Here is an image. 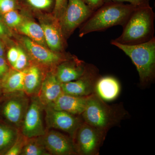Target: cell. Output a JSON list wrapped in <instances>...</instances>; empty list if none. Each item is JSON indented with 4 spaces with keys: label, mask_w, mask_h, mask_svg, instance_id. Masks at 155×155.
I'll return each mask as SVG.
<instances>
[{
    "label": "cell",
    "mask_w": 155,
    "mask_h": 155,
    "mask_svg": "<svg viewBox=\"0 0 155 155\" xmlns=\"http://www.w3.org/2000/svg\"><path fill=\"white\" fill-rule=\"evenodd\" d=\"M136 8L124 3H105L79 27V36L104 31L116 25L123 26Z\"/></svg>",
    "instance_id": "cell-1"
},
{
    "label": "cell",
    "mask_w": 155,
    "mask_h": 155,
    "mask_svg": "<svg viewBox=\"0 0 155 155\" xmlns=\"http://www.w3.org/2000/svg\"><path fill=\"white\" fill-rule=\"evenodd\" d=\"M155 13L150 5L137 7L123 26L122 34L112 40L121 44H140L154 37Z\"/></svg>",
    "instance_id": "cell-2"
},
{
    "label": "cell",
    "mask_w": 155,
    "mask_h": 155,
    "mask_svg": "<svg viewBox=\"0 0 155 155\" xmlns=\"http://www.w3.org/2000/svg\"><path fill=\"white\" fill-rule=\"evenodd\" d=\"M125 115L122 107L109 105L94 93L88 97L81 116L84 122L106 134L110 128L119 124Z\"/></svg>",
    "instance_id": "cell-3"
},
{
    "label": "cell",
    "mask_w": 155,
    "mask_h": 155,
    "mask_svg": "<svg viewBox=\"0 0 155 155\" xmlns=\"http://www.w3.org/2000/svg\"><path fill=\"white\" fill-rule=\"evenodd\" d=\"M111 44L122 50L135 65L142 85L152 81L155 75V38L135 45L121 44L111 40Z\"/></svg>",
    "instance_id": "cell-4"
},
{
    "label": "cell",
    "mask_w": 155,
    "mask_h": 155,
    "mask_svg": "<svg viewBox=\"0 0 155 155\" xmlns=\"http://www.w3.org/2000/svg\"><path fill=\"white\" fill-rule=\"evenodd\" d=\"M83 0H68L67 6L59 20L61 30L66 40L94 13Z\"/></svg>",
    "instance_id": "cell-5"
},
{
    "label": "cell",
    "mask_w": 155,
    "mask_h": 155,
    "mask_svg": "<svg viewBox=\"0 0 155 155\" xmlns=\"http://www.w3.org/2000/svg\"><path fill=\"white\" fill-rule=\"evenodd\" d=\"M106 134L83 122L72 138L77 155H98Z\"/></svg>",
    "instance_id": "cell-6"
},
{
    "label": "cell",
    "mask_w": 155,
    "mask_h": 155,
    "mask_svg": "<svg viewBox=\"0 0 155 155\" xmlns=\"http://www.w3.org/2000/svg\"><path fill=\"white\" fill-rule=\"evenodd\" d=\"M5 96L6 99L1 107L2 116L6 124L20 130L30 102L29 96L24 91Z\"/></svg>",
    "instance_id": "cell-7"
},
{
    "label": "cell",
    "mask_w": 155,
    "mask_h": 155,
    "mask_svg": "<svg viewBox=\"0 0 155 155\" xmlns=\"http://www.w3.org/2000/svg\"><path fill=\"white\" fill-rule=\"evenodd\" d=\"M22 43L29 58L32 59L35 64L45 69L50 68L51 70H54L58 64L71 56L68 55L64 52L53 51L48 48L33 41L27 37L22 38Z\"/></svg>",
    "instance_id": "cell-8"
},
{
    "label": "cell",
    "mask_w": 155,
    "mask_h": 155,
    "mask_svg": "<svg viewBox=\"0 0 155 155\" xmlns=\"http://www.w3.org/2000/svg\"><path fill=\"white\" fill-rule=\"evenodd\" d=\"M44 109L38 96L31 97L29 106L20 129V132L25 137H38L45 133L43 121Z\"/></svg>",
    "instance_id": "cell-9"
},
{
    "label": "cell",
    "mask_w": 155,
    "mask_h": 155,
    "mask_svg": "<svg viewBox=\"0 0 155 155\" xmlns=\"http://www.w3.org/2000/svg\"><path fill=\"white\" fill-rule=\"evenodd\" d=\"M100 77L98 69L94 65L86 64L83 75L77 80L62 83L63 92L75 96H88L95 93V87Z\"/></svg>",
    "instance_id": "cell-10"
},
{
    "label": "cell",
    "mask_w": 155,
    "mask_h": 155,
    "mask_svg": "<svg viewBox=\"0 0 155 155\" xmlns=\"http://www.w3.org/2000/svg\"><path fill=\"white\" fill-rule=\"evenodd\" d=\"M45 120L48 128H54L66 132L73 138L78 128L83 122L81 116L45 107Z\"/></svg>",
    "instance_id": "cell-11"
},
{
    "label": "cell",
    "mask_w": 155,
    "mask_h": 155,
    "mask_svg": "<svg viewBox=\"0 0 155 155\" xmlns=\"http://www.w3.org/2000/svg\"><path fill=\"white\" fill-rule=\"evenodd\" d=\"M38 138L50 155H77L72 138L59 131H46Z\"/></svg>",
    "instance_id": "cell-12"
},
{
    "label": "cell",
    "mask_w": 155,
    "mask_h": 155,
    "mask_svg": "<svg viewBox=\"0 0 155 155\" xmlns=\"http://www.w3.org/2000/svg\"><path fill=\"white\" fill-rule=\"evenodd\" d=\"M38 18L48 48L56 52H64L66 39L62 33L59 20L53 15L50 17L44 15Z\"/></svg>",
    "instance_id": "cell-13"
},
{
    "label": "cell",
    "mask_w": 155,
    "mask_h": 155,
    "mask_svg": "<svg viewBox=\"0 0 155 155\" xmlns=\"http://www.w3.org/2000/svg\"><path fill=\"white\" fill-rule=\"evenodd\" d=\"M86 64L75 56H71L58 64L54 71L61 83L77 80L85 71Z\"/></svg>",
    "instance_id": "cell-14"
},
{
    "label": "cell",
    "mask_w": 155,
    "mask_h": 155,
    "mask_svg": "<svg viewBox=\"0 0 155 155\" xmlns=\"http://www.w3.org/2000/svg\"><path fill=\"white\" fill-rule=\"evenodd\" d=\"M62 93V83L58 80L54 70L46 72L37 95L45 107L55 101Z\"/></svg>",
    "instance_id": "cell-15"
},
{
    "label": "cell",
    "mask_w": 155,
    "mask_h": 155,
    "mask_svg": "<svg viewBox=\"0 0 155 155\" xmlns=\"http://www.w3.org/2000/svg\"><path fill=\"white\" fill-rule=\"evenodd\" d=\"M89 96H75L63 92L55 101L47 107L81 116L85 109Z\"/></svg>",
    "instance_id": "cell-16"
},
{
    "label": "cell",
    "mask_w": 155,
    "mask_h": 155,
    "mask_svg": "<svg viewBox=\"0 0 155 155\" xmlns=\"http://www.w3.org/2000/svg\"><path fill=\"white\" fill-rule=\"evenodd\" d=\"M45 68L34 64L27 68L24 80V91L28 96H37L46 73Z\"/></svg>",
    "instance_id": "cell-17"
},
{
    "label": "cell",
    "mask_w": 155,
    "mask_h": 155,
    "mask_svg": "<svg viewBox=\"0 0 155 155\" xmlns=\"http://www.w3.org/2000/svg\"><path fill=\"white\" fill-rule=\"evenodd\" d=\"M120 90L119 81L110 76L99 78L95 87V93L105 101L116 99L119 96Z\"/></svg>",
    "instance_id": "cell-18"
},
{
    "label": "cell",
    "mask_w": 155,
    "mask_h": 155,
    "mask_svg": "<svg viewBox=\"0 0 155 155\" xmlns=\"http://www.w3.org/2000/svg\"><path fill=\"white\" fill-rule=\"evenodd\" d=\"M27 68L24 70H15L12 68L0 79L3 94H10L24 91V80Z\"/></svg>",
    "instance_id": "cell-19"
},
{
    "label": "cell",
    "mask_w": 155,
    "mask_h": 155,
    "mask_svg": "<svg viewBox=\"0 0 155 155\" xmlns=\"http://www.w3.org/2000/svg\"><path fill=\"white\" fill-rule=\"evenodd\" d=\"M16 29L19 33L33 41L48 48L45 41L43 31L40 24L24 17L22 23Z\"/></svg>",
    "instance_id": "cell-20"
},
{
    "label": "cell",
    "mask_w": 155,
    "mask_h": 155,
    "mask_svg": "<svg viewBox=\"0 0 155 155\" xmlns=\"http://www.w3.org/2000/svg\"><path fill=\"white\" fill-rule=\"evenodd\" d=\"M20 130L6 123H0V154L5 155L12 146Z\"/></svg>",
    "instance_id": "cell-21"
},
{
    "label": "cell",
    "mask_w": 155,
    "mask_h": 155,
    "mask_svg": "<svg viewBox=\"0 0 155 155\" xmlns=\"http://www.w3.org/2000/svg\"><path fill=\"white\" fill-rule=\"evenodd\" d=\"M21 155H49V153L40 141L38 137L27 138L21 151Z\"/></svg>",
    "instance_id": "cell-22"
},
{
    "label": "cell",
    "mask_w": 155,
    "mask_h": 155,
    "mask_svg": "<svg viewBox=\"0 0 155 155\" xmlns=\"http://www.w3.org/2000/svg\"><path fill=\"white\" fill-rule=\"evenodd\" d=\"M1 16L3 22L10 28H17L22 23L24 18L17 10L10 11Z\"/></svg>",
    "instance_id": "cell-23"
},
{
    "label": "cell",
    "mask_w": 155,
    "mask_h": 155,
    "mask_svg": "<svg viewBox=\"0 0 155 155\" xmlns=\"http://www.w3.org/2000/svg\"><path fill=\"white\" fill-rule=\"evenodd\" d=\"M20 5L22 3L31 8L37 11H45L53 8L55 0H18Z\"/></svg>",
    "instance_id": "cell-24"
},
{
    "label": "cell",
    "mask_w": 155,
    "mask_h": 155,
    "mask_svg": "<svg viewBox=\"0 0 155 155\" xmlns=\"http://www.w3.org/2000/svg\"><path fill=\"white\" fill-rule=\"evenodd\" d=\"M19 56L12 68L15 70L21 71L28 68L30 65L28 54L20 47H19Z\"/></svg>",
    "instance_id": "cell-25"
},
{
    "label": "cell",
    "mask_w": 155,
    "mask_h": 155,
    "mask_svg": "<svg viewBox=\"0 0 155 155\" xmlns=\"http://www.w3.org/2000/svg\"><path fill=\"white\" fill-rule=\"evenodd\" d=\"M27 138H28L24 136L20 131L17 140L10 148V149L5 154V155H20Z\"/></svg>",
    "instance_id": "cell-26"
},
{
    "label": "cell",
    "mask_w": 155,
    "mask_h": 155,
    "mask_svg": "<svg viewBox=\"0 0 155 155\" xmlns=\"http://www.w3.org/2000/svg\"><path fill=\"white\" fill-rule=\"evenodd\" d=\"M21 6L18 0H0V14L17 10Z\"/></svg>",
    "instance_id": "cell-27"
},
{
    "label": "cell",
    "mask_w": 155,
    "mask_h": 155,
    "mask_svg": "<svg viewBox=\"0 0 155 155\" xmlns=\"http://www.w3.org/2000/svg\"><path fill=\"white\" fill-rule=\"evenodd\" d=\"M67 1L68 0H55L53 15L59 21L66 8Z\"/></svg>",
    "instance_id": "cell-28"
},
{
    "label": "cell",
    "mask_w": 155,
    "mask_h": 155,
    "mask_svg": "<svg viewBox=\"0 0 155 155\" xmlns=\"http://www.w3.org/2000/svg\"><path fill=\"white\" fill-rule=\"evenodd\" d=\"M19 54V46H13L8 50L7 52V60L12 67L17 61Z\"/></svg>",
    "instance_id": "cell-29"
},
{
    "label": "cell",
    "mask_w": 155,
    "mask_h": 155,
    "mask_svg": "<svg viewBox=\"0 0 155 155\" xmlns=\"http://www.w3.org/2000/svg\"><path fill=\"white\" fill-rule=\"evenodd\" d=\"M150 0H105V3L113 2H127L135 7H144L150 5Z\"/></svg>",
    "instance_id": "cell-30"
},
{
    "label": "cell",
    "mask_w": 155,
    "mask_h": 155,
    "mask_svg": "<svg viewBox=\"0 0 155 155\" xmlns=\"http://www.w3.org/2000/svg\"><path fill=\"white\" fill-rule=\"evenodd\" d=\"M12 33L11 28H8L3 22L0 17V38L2 39L5 41L12 36Z\"/></svg>",
    "instance_id": "cell-31"
},
{
    "label": "cell",
    "mask_w": 155,
    "mask_h": 155,
    "mask_svg": "<svg viewBox=\"0 0 155 155\" xmlns=\"http://www.w3.org/2000/svg\"><path fill=\"white\" fill-rule=\"evenodd\" d=\"M87 6L94 11H95L105 3V0H83Z\"/></svg>",
    "instance_id": "cell-32"
},
{
    "label": "cell",
    "mask_w": 155,
    "mask_h": 155,
    "mask_svg": "<svg viewBox=\"0 0 155 155\" xmlns=\"http://www.w3.org/2000/svg\"><path fill=\"white\" fill-rule=\"evenodd\" d=\"M5 42H6L0 38V57L5 58Z\"/></svg>",
    "instance_id": "cell-33"
},
{
    "label": "cell",
    "mask_w": 155,
    "mask_h": 155,
    "mask_svg": "<svg viewBox=\"0 0 155 155\" xmlns=\"http://www.w3.org/2000/svg\"><path fill=\"white\" fill-rule=\"evenodd\" d=\"M2 95H4V94H3L2 86H1V83H0V99H1V97H2Z\"/></svg>",
    "instance_id": "cell-34"
},
{
    "label": "cell",
    "mask_w": 155,
    "mask_h": 155,
    "mask_svg": "<svg viewBox=\"0 0 155 155\" xmlns=\"http://www.w3.org/2000/svg\"><path fill=\"white\" fill-rule=\"evenodd\" d=\"M1 99H0V103H1Z\"/></svg>",
    "instance_id": "cell-35"
}]
</instances>
